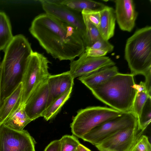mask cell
I'll return each instance as SVG.
<instances>
[{
	"instance_id": "cell-1",
	"label": "cell",
	"mask_w": 151,
	"mask_h": 151,
	"mask_svg": "<svg viewBox=\"0 0 151 151\" xmlns=\"http://www.w3.org/2000/svg\"><path fill=\"white\" fill-rule=\"evenodd\" d=\"M29 31L54 58L71 61L85 52L82 37L73 27L46 13L33 20Z\"/></svg>"
},
{
	"instance_id": "cell-2",
	"label": "cell",
	"mask_w": 151,
	"mask_h": 151,
	"mask_svg": "<svg viewBox=\"0 0 151 151\" xmlns=\"http://www.w3.org/2000/svg\"><path fill=\"white\" fill-rule=\"evenodd\" d=\"M4 51L1 64L2 102L22 82L28 60L33 51L30 43L22 34L14 36Z\"/></svg>"
},
{
	"instance_id": "cell-3",
	"label": "cell",
	"mask_w": 151,
	"mask_h": 151,
	"mask_svg": "<svg viewBox=\"0 0 151 151\" xmlns=\"http://www.w3.org/2000/svg\"><path fill=\"white\" fill-rule=\"evenodd\" d=\"M134 76L118 73L90 90L98 99L122 113L131 111L137 91Z\"/></svg>"
},
{
	"instance_id": "cell-4",
	"label": "cell",
	"mask_w": 151,
	"mask_h": 151,
	"mask_svg": "<svg viewBox=\"0 0 151 151\" xmlns=\"http://www.w3.org/2000/svg\"><path fill=\"white\" fill-rule=\"evenodd\" d=\"M124 58L134 76L151 70V27L137 30L127 40Z\"/></svg>"
},
{
	"instance_id": "cell-5",
	"label": "cell",
	"mask_w": 151,
	"mask_h": 151,
	"mask_svg": "<svg viewBox=\"0 0 151 151\" xmlns=\"http://www.w3.org/2000/svg\"><path fill=\"white\" fill-rule=\"evenodd\" d=\"M123 113L112 108L91 106L79 110L70 124L73 134L81 138L103 123L121 115Z\"/></svg>"
},
{
	"instance_id": "cell-6",
	"label": "cell",
	"mask_w": 151,
	"mask_h": 151,
	"mask_svg": "<svg viewBox=\"0 0 151 151\" xmlns=\"http://www.w3.org/2000/svg\"><path fill=\"white\" fill-rule=\"evenodd\" d=\"M50 63L43 55L33 51L23 74L22 104H24L29 96L51 75L48 71Z\"/></svg>"
},
{
	"instance_id": "cell-7",
	"label": "cell",
	"mask_w": 151,
	"mask_h": 151,
	"mask_svg": "<svg viewBox=\"0 0 151 151\" xmlns=\"http://www.w3.org/2000/svg\"><path fill=\"white\" fill-rule=\"evenodd\" d=\"M135 127H138L137 118L130 111L100 124L81 138L95 145L119 130Z\"/></svg>"
},
{
	"instance_id": "cell-8",
	"label": "cell",
	"mask_w": 151,
	"mask_h": 151,
	"mask_svg": "<svg viewBox=\"0 0 151 151\" xmlns=\"http://www.w3.org/2000/svg\"><path fill=\"white\" fill-rule=\"evenodd\" d=\"M45 13L75 28L84 39L86 27L81 13L73 11L62 4L60 0H39Z\"/></svg>"
},
{
	"instance_id": "cell-9",
	"label": "cell",
	"mask_w": 151,
	"mask_h": 151,
	"mask_svg": "<svg viewBox=\"0 0 151 151\" xmlns=\"http://www.w3.org/2000/svg\"><path fill=\"white\" fill-rule=\"evenodd\" d=\"M35 141L27 130L0 126V151H35Z\"/></svg>"
},
{
	"instance_id": "cell-10",
	"label": "cell",
	"mask_w": 151,
	"mask_h": 151,
	"mask_svg": "<svg viewBox=\"0 0 151 151\" xmlns=\"http://www.w3.org/2000/svg\"><path fill=\"white\" fill-rule=\"evenodd\" d=\"M142 133L138 127L118 131L95 145L100 151H130Z\"/></svg>"
},
{
	"instance_id": "cell-11",
	"label": "cell",
	"mask_w": 151,
	"mask_h": 151,
	"mask_svg": "<svg viewBox=\"0 0 151 151\" xmlns=\"http://www.w3.org/2000/svg\"><path fill=\"white\" fill-rule=\"evenodd\" d=\"M115 65V63L109 57L88 56L84 52L79 56L78 59L71 61L69 71L74 79L86 75L102 68Z\"/></svg>"
},
{
	"instance_id": "cell-12",
	"label": "cell",
	"mask_w": 151,
	"mask_h": 151,
	"mask_svg": "<svg viewBox=\"0 0 151 151\" xmlns=\"http://www.w3.org/2000/svg\"><path fill=\"white\" fill-rule=\"evenodd\" d=\"M49 94L47 80L33 92L24 104L25 111L32 121L43 116L47 108Z\"/></svg>"
},
{
	"instance_id": "cell-13",
	"label": "cell",
	"mask_w": 151,
	"mask_h": 151,
	"mask_svg": "<svg viewBox=\"0 0 151 151\" xmlns=\"http://www.w3.org/2000/svg\"><path fill=\"white\" fill-rule=\"evenodd\" d=\"M116 21L122 30L131 32L135 26L138 13L132 0H114Z\"/></svg>"
},
{
	"instance_id": "cell-14",
	"label": "cell",
	"mask_w": 151,
	"mask_h": 151,
	"mask_svg": "<svg viewBox=\"0 0 151 151\" xmlns=\"http://www.w3.org/2000/svg\"><path fill=\"white\" fill-rule=\"evenodd\" d=\"M74 79L69 71L49 76L47 80L49 94L47 108L55 99L73 88Z\"/></svg>"
},
{
	"instance_id": "cell-15",
	"label": "cell",
	"mask_w": 151,
	"mask_h": 151,
	"mask_svg": "<svg viewBox=\"0 0 151 151\" xmlns=\"http://www.w3.org/2000/svg\"><path fill=\"white\" fill-rule=\"evenodd\" d=\"M22 84L21 82L2 101L0 107V126L22 104Z\"/></svg>"
},
{
	"instance_id": "cell-16",
	"label": "cell",
	"mask_w": 151,
	"mask_h": 151,
	"mask_svg": "<svg viewBox=\"0 0 151 151\" xmlns=\"http://www.w3.org/2000/svg\"><path fill=\"white\" fill-rule=\"evenodd\" d=\"M119 73L115 65L101 68L93 73L78 77V79L90 90L99 86Z\"/></svg>"
},
{
	"instance_id": "cell-17",
	"label": "cell",
	"mask_w": 151,
	"mask_h": 151,
	"mask_svg": "<svg viewBox=\"0 0 151 151\" xmlns=\"http://www.w3.org/2000/svg\"><path fill=\"white\" fill-rule=\"evenodd\" d=\"M100 15L98 29L102 37L108 41L114 34L116 22L114 9L106 5L100 11Z\"/></svg>"
},
{
	"instance_id": "cell-18",
	"label": "cell",
	"mask_w": 151,
	"mask_h": 151,
	"mask_svg": "<svg viewBox=\"0 0 151 151\" xmlns=\"http://www.w3.org/2000/svg\"><path fill=\"white\" fill-rule=\"evenodd\" d=\"M32 121L25 111L24 104H22L3 124L12 130L21 131Z\"/></svg>"
},
{
	"instance_id": "cell-19",
	"label": "cell",
	"mask_w": 151,
	"mask_h": 151,
	"mask_svg": "<svg viewBox=\"0 0 151 151\" xmlns=\"http://www.w3.org/2000/svg\"><path fill=\"white\" fill-rule=\"evenodd\" d=\"M60 2L71 9L81 13L83 10L101 11L106 6L91 0H62Z\"/></svg>"
},
{
	"instance_id": "cell-20",
	"label": "cell",
	"mask_w": 151,
	"mask_h": 151,
	"mask_svg": "<svg viewBox=\"0 0 151 151\" xmlns=\"http://www.w3.org/2000/svg\"><path fill=\"white\" fill-rule=\"evenodd\" d=\"M11 23L6 14L0 11V50H4L12 39Z\"/></svg>"
},
{
	"instance_id": "cell-21",
	"label": "cell",
	"mask_w": 151,
	"mask_h": 151,
	"mask_svg": "<svg viewBox=\"0 0 151 151\" xmlns=\"http://www.w3.org/2000/svg\"><path fill=\"white\" fill-rule=\"evenodd\" d=\"M72 88L58 97L52 101L45 111L43 116L47 121L54 117L59 112L62 106L70 97Z\"/></svg>"
},
{
	"instance_id": "cell-22",
	"label": "cell",
	"mask_w": 151,
	"mask_h": 151,
	"mask_svg": "<svg viewBox=\"0 0 151 151\" xmlns=\"http://www.w3.org/2000/svg\"><path fill=\"white\" fill-rule=\"evenodd\" d=\"M86 27L83 42L85 46H91L96 41L102 38L98 29L89 20L87 16L81 13Z\"/></svg>"
},
{
	"instance_id": "cell-23",
	"label": "cell",
	"mask_w": 151,
	"mask_h": 151,
	"mask_svg": "<svg viewBox=\"0 0 151 151\" xmlns=\"http://www.w3.org/2000/svg\"><path fill=\"white\" fill-rule=\"evenodd\" d=\"M151 121V97L145 102L137 118L138 129L143 133L150 124Z\"/></svg>"
},
{
	"instance_id": "cell-24",
	"label": "cell",
	"mask_w": 151,
	"mask_h": 151,
	"mask_svg": "<svg viewBox=\"0 0 151 151\" xmlns=\"http://www.w3.org/2000/svg\"><path fill=\"white\" fill-rule=\"evenodd\" d=\"M149 97H151L149 96L146 91L137 92L131 111L135 114L137 118L145 102Z\"/></svg>"
},
{
	"instance_id": "cell-25",
	"label": "cell",
	"mask_w": 151,
	"mask_h": 151,
	"mask_svg": "<svg viewBox=\"0 0 151 151\" xmlns=\"http://www.w3.org/2000/svg\"><path fill=\"white\" fill-rule=\"evenodd\" d=\"M61 151H77L79 141L73 135H65L60 139Z\"/></svg>"
},
{
	"instance_id": "cell-26",
	"label": "cell",
	"mask_w": 151,
	"mask_h": 151,
	"mask_svg": "<svg viewBox=\"0 0 151 151\" xmlns=\"http://www.w3.org/2000/svg\"><path fill=\"white\" fill-rule=\"evenodd\" d=\"M130 151H151V145L148 137L142 135L137 139Z\"/></svg>"
},
{
	"instance_id": "cell-27",
	"label": "cell",
	"mask_w": 151,
	"mask_h": 151,
	"mask_svg": "<svg viewBox=\"0 0 151 151\" xmlns=\"http://www.w3.org/2000/svg\"><path fill=\"white\" fill-rule=\"evenodd\" d=\"M91 47L106 51L107 53L112 52L114 50V47L113 45L108 41L101 38L96 41L91 46Z\"/></svg>"
},
{
	"instance_id": "cell-28",
	"label": "cell",
	"mask_w": 151,
	"mask_h": 151,
	"mask_svg": "<svg viewBox=\"0 0 151 151\" xmlns=\"http://www.w3.org/2000/svg\"><path fill=\"white\" fill-rule=\"evenodd\" d=\"M81 13L86 14L90 22L98 28L100 22V11L83 10Z\"/></svg>"
},
{
	"instance_id": "cell-29",
	"label": "cell",
	"mask_w": 151,
	"mask_h": 151,
	"mask_svg": "<svg viewBox=\"0 0 151 151\" xmlns=\"http://www.w3.org/2000/svg\"><path fill=\"white\" fill-rule=\"evenodd\" d=\"M85 52L87 56L94 57L105 56L108 53L105 51L92 48L89 47H86Z\"/></svg>"
},
{
	"instance_id": "cell-30",
	"label": "cell",
	"mask_w": 151,
	"mask_h": 151,
	"mask_svg": "<svg viewBox=\"0 0 151 151\" xmlns=\"http://www.w3.org/2000/svg\"><path fill=\"white\" fill-rule=\"evenodd\" d=\"M44 151H61L60 139L51 142L46 147Z\"/></svg>"
},
{
	"instance_id": "cell-31",
	"label": "cell",
	"mask_w": 151,
	"mask_h": 151,
	"mask_svg": "<svg viewBox=\"0 0 151 151\" xmlns=\"http://www.w3.org/2000/svg\"><path fill=\"white\" fill-rule=\"evenodd\" d=\"M145 76V80L144 83L146 90L148 95L151 97V70L149 71Z\"/></svg>"
},
{
	"instance_id": "cell-32",
	"label": "cell",
	"mask_w": 151,
	"mask_h": 151,
	"mask_svg": "<svg viewBox=\"0 0 151 151\" xmlns=\"http://www.w3.org/2000/svg\"><path fill=\"white\" fill-rule=\"evenodd\" d=\"M134 88L137 92L142 91H147L144 82L143 81H141L139 84H137L135 83L134 85Z\"/></svg>"
},
{
	"instance_id": "cell-33",
	"label": "cell",
	"mask_w": 151,
	"mask_h": 151,
	"mask_svg": "<svg viewBox=\"0 0 151 151\" xmlns=\"http://www.w3.org/2000/svg\"><path fill=\"white\" fill-rule=\"evenodd\" d=\"M77 151H91L89 149L81 143L79 145Z\"/></svg>"
},
{
	"instance_id": "cell-34",
	"label": "cell",
	"mask_w": 151,
	"mask_h": 151,
	"mask_svg": "<svg viewBox=\"0 0 151 151\" xmlns=\"http://www.w3.org/2000/svg\"><path fill=\"white\" fill-rule=\"evenodd\" d=\"M2 74V69L1 67L0 68V107L1 105L2 102L1 100V82Z\"/></svg>"
},
{
	"instance_id": "cell-35",
	"label": "cell",
	"mask_w": 151,
	"mask_h": 151,
	"mask_svg": "<svg viewBox=\"0 0 151 151\" xmlns=\"http://www.w3.org/2000/svg\"><path fill=\"white\" fill-rule=\"evenodd\" d=\"M1 51L0 50V51ZM1 63L0 62V68L1 67Z\"/></svg>"
},
{
	"instance_id": "cell-36",
	"label": "cell",
	"mask_w": 151,
	"mask_h": 151,
	"mask_svg": "<svg viewBox=\"0 0 151 151\" xmlns=\"http://www.w3.org/2000/svg\"><path fill=\"white\" fill-rule=\"evenodd\" d=\"M104 151H109V150H106Z\"/></svg>"
},
{
	"instance_id": "cell-37",
	"label": "cell",
	"mask_w": 151,
	"mask_h": 151,
	"mask_svg": "<svg viewBox=\"0 0 151 151\" xmlns=\"http://www.w3.org/2000/svg\"></svg>"
}]
</instances>
